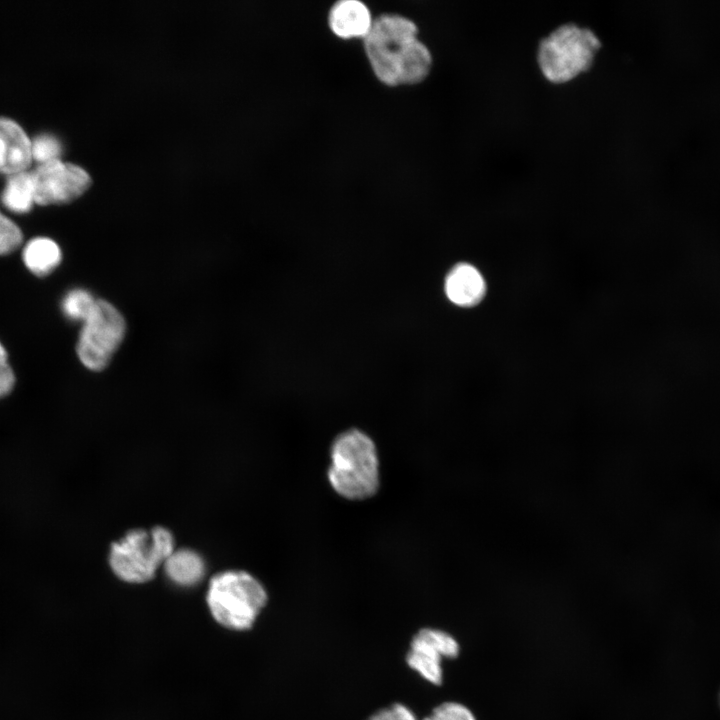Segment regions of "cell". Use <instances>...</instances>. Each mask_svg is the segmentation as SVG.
Returning <instances> with one entry per match:
<instances>
[{
    "mask_svg": "<svg viewBox=\"0 0 720 720\" xmlns=\"http://www.w3.org/2000/svg\"><path fill=\"white\" fill-rule=\"evenodd\" d=\"M35 203L63 204L81 196L91 185V178L81 167L59 159L40 164L31 171Z\"/></svg>",
    "mask_w": 720,
    "mask_h": 720,
    "instance_id": "cell-7",
    "label": "cell"
},
{
    "mask_svg": "<svg viewBox=\"0 0 720 720\" xmlns=\"http://www.w3.org/2000/svg\"><path fill=\"white\" fill-rule=\"evenodd\" d=\"M378 456L371 438L357 429L334 440L328 478L342 497L362 500L375 494L379 485Z\"/></svg>",
    "mask_w": 720,
    "mask_h": 720,
    "instance_id": "cell-2",
    "label": "cell"
},
{
    "mask_svg": "<svg viewBox=\"0 0 720 720\" xmlns=\"http://www.w3.org/2000/svg\"><path fill=\"white\" fill-rule=\"evenodd\" d=\"M600 48V39L593 30L565 23L540 40L538 68L550 83L565 84L592 67Z\"/></svg>",
    "mask_w": 720,
    "mask_h": 720,
    "instance_id": "cell-3",
    "label": "cell"
},
{
    "mask_svg": "<svg viewBox=\"0 0 720 720\" xmlns=\"http://www.w3.org/2000/svg\"><path fill=\"white\" fill-rule=\"evenodd\" d=\"M32 159L40 164L57 160L61 154V144L57 138L51 135L37 136L31 142Z\"/></svg>",
    "mask_w": 720,
    "mask_h": 720,
    "instance_id": "cell-16",
    "label": "cell"
},
{
    "mask_svg": "<svg viewBox=\"0 0 720 720\" xmlns=\"http://www.w3.org/2000/svg\"><path fill=\"white\" fill-rule=\"evenodd\" d=\"M32 160L31 141L14 121L0 118V172L26 171Z\"/></svg>",
    "mask_w": 720,
    "mask_h": 720,
    "instance_id": "cell-9",
    "label": "cell"
},
{
    "mask_svg": "<svg viewBox=\"0 0 720 720\" xmlns=\"http://www.w3.org/2000/svg\"><path fill=\"white\" fill-rule=\"evenodd\" d=\"M373 21L369 8L357 0L339 1L331 7L328 14L331 31L342 39H364Z\"/></svg>",
    "mask_w": 720,
    "mask_h": 720,
    "instance_id": "cell-11",
    "label": "cell"
},
{
    "mask_svg": "<svg viewBox=\"0 0 720 720\" xmlns=\"http://www.w3.org/2000/svg\"><path fill=\"white\" fill-rule=\"evenodd\" d=\"M1 200L3 205L12 212H28L35 203L31 171H22L10 175Z\"/></svg>",
    "mask_w": 720,
    "mask_h": 720,
    "instance_id": "cell-14",
    "label": "cell"
},
{
    "mask_svg": "<svg viewBox=\"0 0 720 720\" xmlns=\"http://www.w3.org/2000/svg\"><path fill=\"white\" fill-rule=\"evenodd\" d=\"M422 720H435V719H434L431 715H429V716L425 717V718L422 719Z\"/></svg>",
    "mask_w": 720,
    "mask_h": 720,
    "instance_id": "cell-22",
    "label": "cell"
},
{
    "mask_svg": "<svg viewBox=\"0 0 720 720\" xmlns=\"http://www.w3.org/2000/svg\"><path fill=\"white\" fill-rule=\"evenodd\" d=\"M430 715L435 720H477L469 708L457 702L439 704Z\"/></svg>",
    "mask_w": 720,
    "mask_h": 720,
    "instance_id": "cell-18",
    "label": "cell"
},
{
    "mask_svg": "<svg viewBox=\"0 0 720 720\" xmlns=\"http://www.w3.org/2000/svg\"><path fill=\"white\" fill-rule=\"evenodd\" d=\"M96 299L82 288L70 290L62 299L61 309L65 317L72 321H84L94 307Z\"/></svg>",
    "mask_w": 720,
    "mask_h": 720,
    "instance_id": "cell-15",
    "label": "cell"
},
{
    "mask_svg": "<svg viewBox=\"0 0 720 720\" xmlns=\"http://www.w3.org/2000/svg\"><path fill=\"white\" fill-rule=\"evenodd\" d=\"M174 551L172 533L164 527L135 529L112 543L109 563L114 574L129 583L151 580Z\"/></svg>",
    "mask_w": 720,
    "mask_h": 720,
    "instance_id": "cell-5",
    "label": "cell"
},
{
    "mask_svg": "<svg viewBox=\"0 0 720 720\" xmlns=\"http://www.w3.org/2000/svg\"><path fill=\"white\" fill-rule=\"evenodd\" d=\"M22 259L31 273L42 277L56 269L61 262L62 252L54 240L48 237H35L25 244Z\"/></svg>",
    "mask_w": 720,
    "mask_h": 720,
    "instance_id": "cell-12",
    "label": "cell"
},
{
    "mask_svg": "<svg viewBox=\"0 0 720 720\" xmlns=\"http://www.w3.org/2000/svg\"><path fill=\"white\" fill-rule=\"evenodd\" d=\"M444 291L453 304L472 307L484 298L486 283L482 274L473 265L458 263L447 273Z\"/></svg>",
    "mask_w": 720,
    "mask_h": 720,
    "instance_id": "cell-10",
    "label": "cell"
},
{
    "mask_svg": "<svg viewBox=\"0 0 720 720\" xmlns=\"http://www.w3.org/2000/svg\"><path fill=\"white\" fill-rule=\"evenodd\" d=\"M367 720H417V717L406 705L394 703L376 711Z\"/></svg>",
    "mask_w": 720,
    "mask_h": 720,
    "instance_id": "cell-19",
    "label": "cell"
},
{
    "mask_svg": "<svg viewBox=\"0 0 720 720\" xmlns=\"http://www.w3.org/2000/svg\"><path fill=\"white\" fill-rule=\"evenodd\" d=\"M267 602L262 584L245 571H225L210 580L207 603L214 619L233 630L249 629Z\"/></svg>",
    "mask_w": 720,
    "mask_h": 720,
    "instance_id": "cell-4",
    "label": "cell"
},
{
    "mask_svg": "<svg viewBox=\"0 0 720 720\" xmlns=\"http://www.w3.org/2000/svg\"><path fill=\"white\" fill-rule=\"evenodd\" d=\"M364 50L376 77L385 85H414L430 73L432 56L418 38V28L398 14L374 19Z\"/></svg>",
    "mask_w": 720,
    "mask_h": 720,
    "instance_id": "cell-1",
    "label": "cell"
},
{
    "mask_svg": "<svg viewBox=\"0 0 720 720\" xmlns=\"http://www.w3.org/2000/svg\"><path fill=\"white\" fill-rule=\"evenodd\" d=\"M23 241L18 225L0 212V255L16 250Z\"/></svg>",
    "mask_w": 720,
    "mask_h": 720,
    "instance_id": "cell-17",
    "label": "cell"
},
{
    "mask_svg": "<svg viewBox=\"0 0 720 720\" xmlns=\"http://www.w3.org/2000/svg\"><path fill=\"white\" fill-rule=\"evenodd\" d=\"M459 652V643L448 632L422 628L410 642L406 663L423 679L439 686L443 681L442 659L456 658Z\"/></svg>",
    "mask_w": 720,
    "mask_h": 720,
    "instance_id": "cell-8",
    "label": "cell"
},
{
    "mask_svg": "<svg viewBox=\"0 0 720 720\" xmlns=\"http://www.w3.org/2000/svg\"><path fill=\"white\" fill-rule=\"evenodd\" d=\"M6 365H9L8 353L5 349V347L0 342V367L6 366Z\"/></svg>",
    "mask_w": 720,
    "mask_h": 720,
    "instance_id": "cell-21",
    "label": "cell"
},
{
    "mask_svg": "<svg viewBox=\"0 0 720 720\" xmlns=\"http://www.w3.org/2000/svg\"><path fill=\"white\" fill-rule=\"evenodd\" d=\"M126 322L109 302L98 299L79 333L76 353L81 363L92 371H101L110 363L122 343Z\"/></svg>",
    "mask_w": 720,
    "mask_h": 720,
    "instance_id": "cell-6",
    "label": "cell"
},
{
    "mask_svg": "<svg viewBox=\"0 0 720 720\" xmlns=\"http://www.w3.org/2000/svg\"><path fill=\"white\" fill-rule=\"evenodd\" d=\"M15 385V374L10 365L0 367V398L8 395Z\"/></svg>",
    "mask_w": 720,
    "mask_h": 720,
    "instance_id": "cell-20",
    "label": "cell"
},
{
    "mask_svg": "<svg viewBox=\"0 0 720 720\" xmlns=\"http://www.w3.org/2000/svg\"><path fill=\"white\" fill-rule=\"evenodd\" d=\"M164 568L167 576L182 586L197 584L205 574L202 557L187 548L174 550L164 562Z\"/></svg>",
    "mask_w": 720,
    "mask_h": 720,
    "instance_id": "cell-13",
    "label": "cell"
}]
</instances>
